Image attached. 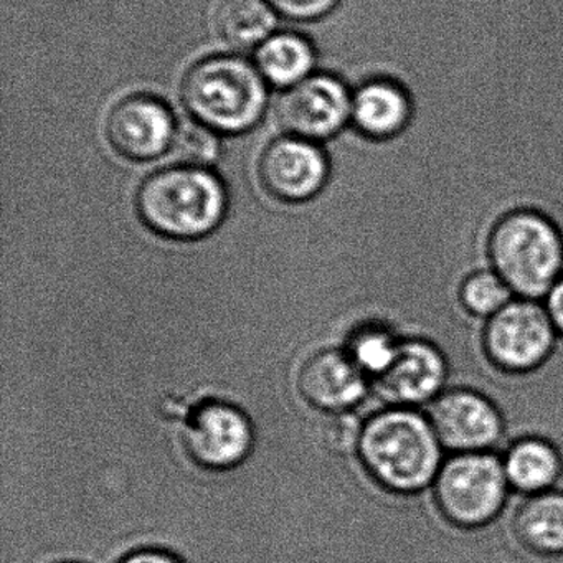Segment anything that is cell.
I'll list each match as a JSON object with an SVG mask.
<instances>
[{"label": "cell", "mask_w": 563, "mask_h": 563, "mask_svg": "<svg viewBox=\"0 0 563 563\" xmlns=\"http://www.w3.org/2000/svg\"><path fill=\"white\" fill-rule=\"evenodd\" d=\"M357 456L375 483L411 494L433 486L443 446L427 415L417 408H384L365 421Z\"/></svg>", "instance_id": "cell-1"}, {"label": "cell", "mask_w": 563, "mask_h": 563, "mask_svg": "<svg viewBox=\"0 0 563 563\" xmlns=\"http://www.w3.org/2000/svg\"><path fill=\"white\" fill-rule=\"evenodd\" d=\"M229 197L222 180L206 167L183 166L151 174L136 194V210L147 229L170 240L203 239L219 229Z\"/></svg>", "instance_id": "cell-2"}, {"label": "cell", "mask_w": 563, "mask_h": 563, "mask_svg": "<svg viewBox=\"0 0 563 563\" xmlns=\"http://www.w3.org/2000/svg\"><path fill=\"white\" fill-rule=\"evenodd\" d=\"M490 268L522 299L545 298L563 276V232L545 213H504L487 236Z\"/></svg>", "instance_id": "cell-3"}, {"label": "cell", "mask_w": 563, "mask_h": 563, "mask_svg": "<svg viewBox=\"0 0 563 563\" xmlns=\"http://www.w3.org/2000/svg\"><path fill=\"white\" fill-rule=\"evenodd\" d=\"M180 98L192 120L216 133L239 134L262 120L268 93L255 64L216 55L187 70Z\"/></svg>", "instance_id": "cell-4"}, {"label": "cell", "mask_w": 563, "mask_h": 563, "mask_svg": "<svg viewBox=\"0 0 563 563\" xmlns=\"http://www.w3.org/2000/svg\"><path fill=\"white\" fill-rule=\"evenodd\" d=\"M433 493L451 522L461 527L493 522L510 494L503 456L494 451L451 454L441 464Z\"/></svg>", "instance_id": "cell-5"}, {"label": "cell", "mask_w": 563, "mask_h": 563, "mask_svg": "<svg viewBox=\"0 0 563 563\" xmlns=\"http://www.w3.org/2000/svg\"><path fill=\"white\" fill-rule=\"evenodd\" d=\"M559 332L545 306L532 299H514L487 319L484 345L490 361L510 374L536 371L555 349Z\"/></svg>", "instance_id": "cell-6"}, {"label": "cell", "mask_w": 563, "mask_h": 563, "mask_svg": "<svg viewBox=\"0 0 563 563\" xmlns=\"http://www.w3.org/2000/svg\"><path fill=\"white\" fill-rule=\"evenodd\" d=\"M424 408L443 450L453 454L494 451L503 456L506 424L486 395L448 388Z\"/></svg>", "instance_id": "cell-7"}, {"label": "cell", "mask_w": 563, "mask_h": 563, "mask_svg": "<svg viewBox=\"0 0 563 563\" xmlns=\"http://www.w3.org/2000/svg\"><path fill=\"white\" fill-rule=\"evenodd\" d=\"M352 114V93L339 78L309 75L286 88L276 104V121L286 136L328 140L338 134Z\"/></svg>", "instance_id": "cell-8"}, {"label": "cell", "mask_w": 563, "mask_h": 563, "mask_svg": "<svg viewBox=\"0 0 563 563\" xmlns=\"http://www.w3.org/2000/svg\"><path fill=\"white\" fill-rule=\"evenodd\" d=\"M183 440L194 463L206 470L225 471L249 457L255 434L245 411L227 401L213 400L190 413Z\"/></svg>", "instance_id": "cell-9"}, {"label": "cell", "mask_w": 563, "mask_h": 563, "mask_svg": "<svg viewBox=\"0 0 563 563\" xmlns=\"http://www.w3.org/2000/svg\"><path fill=\"white\" fill-rule=\"evenodd\" d=\"M450 384V365L433 342L404 339L394 364L371 382L387 408L427 407Z\"/></svg>", "instance_id": "cell-10"}, {"label": "cell", "mask_w": 563, "mask_h": 563, "mask_svg": "<svg viewBox=\"0 0 563 563\" xmlns=\"http://www.w3.org/2000/svg\"><path fill=\"white\" fill-rule=\"evenodd\" d=\"M177 123L173 111L153 95L136 93L118 101L107 117L104 134L124 159L153 161L173 146Z\"/></svg>", "instance_id": "cell-11"}, {"label": "cell", "mask_w": 563, "mask_h": 563, "mask_svg": "<svg viewBox=\"0 0 563 563\" xmlns=\"http://www.w3.org/2000/svg\"><path fill=\"white\" fill-rule=\"evenodd\" d=\"M328 176V157L321 147L295 136L273 141L258 161L260 184L269 197L282 202L312 199L321 192Z\"/></svg>", "instance_id": "cell-12"}, {"label": "cell", "mask_w": 563, "mask_h": 563, "mask_svg": "<svg viewBox=\"0 0 563 563\" xmlns=\"http://www.w3.org/2000/svg\"><path fill=\"white\" fill-rule=\"evenodd\" d=\"M298 390L311 407L341 413L354 410L367 397L371 378L345 349H325L302 364Z\"/></svg>", "instance_id": "cell-13"}, {"label": "cell", "mask_w": 563, "mask_h": 563, "mask_svg": "<svg viewBox=\"0 0 563 563\" xmlns=\"http://www.w3.org/2000/svg\"><path fill=\"white\" fill-rule=\"evenodd\" d=\"M411 100L397 81L375 78L352 95L351 121L362 136L384 141L400 134L410 123Z\"/></svg>", "instance_id": "cell-14"}, {"label": "cell", "mask_w": 563, "mask_h": 563, "mask_svg": "<svg viewBox=\"0 0 563 563\" xmlns=\"http://www.w3.org/2000/svg\"><path fill=\"white\" fill-rule=\"evenodd\" d=\"M510 489L532 496L555 489L562 476V457L550 441L539 437L520 438L503 454Z\"/></svg>", "instance_id": "cell-15"}, {"label": "cell", "mask_w": 563, "mask_h": 563, "mask_svg": "<svg viewBox=\"0 0 563 563\" xmlns=\"http://www.w3.org/2000/svg\"><path fill=\"white\" fill-rule=\"evenodd\" d=\"M517 536L527 549L543 556L563 555V490L526 496L514 516Z\"/></svg>", "instance_id": "cell-16"}, {"label": "cell", "mask_w": 563, "mask_h": 563, "mask_svg": "<svg viewBox=\"0 0 563 563\" xmlns=\"http://www.w3.org/2000/svg\"><path fill=\"white\" fill-rule=\"evenodd\" d=\"M275 25V9L268 0H220L213 14L220 41L239 51L260 47L272 37Z\"/></svg>", "instance_id": "cell-17"}, {"label": "cell", "mask_w": 563, "mask_h": 563, "mask_svg": "<svg viewBox=\"0 0 563 563\" xmlns=\"http://www.w3.org/2000/svg\"><path fill=\"white\" fill-rule=\"evenodd\" d=\"M255 65L266 84L289 88L311 74L314 48L302 35L283 32L260 45Z\"/></svg>", "instance_id": "cell-18"}, {"label": "cell", "mask_w": 563, "mask_h": 563, "mask_svg": "<svg viewBox=\"0 0 563 563\" xmlns=\"http://www.w3.org/2000/svg\"><path fill=\"white\" fill-rule=\"evenodd\" d=\"M401 341L397 329L387 321H368L352 332L345 351L372 382L394 364Z\"/></svg>", "instance_id": "cell-19"}, {"label": "cell", "mask_w": 563, "mask_h": 563, "mask_svg": "<svg viewBox=\"0 0 563 563\" xmlns=\"http://www.w3.org/2000/svg\"><path fill=\"white\" fill-rule=\"evenodd\" d=\"M514 296L512 289L493 268L473 273L461 285V302L481 319L493 318L514 301Z\"/></svg>", "instance_id": "cell-20"}, {"label": "cell", "mask_w": 563, "mask_h": 563, "mask_svg": "<svg viewBox=\"0 0 563 563\" xmlns=\"http://www.w3.org/2000/svg\"><path fill=\"white\" fill-rule=\"evenodd\" d=\"M177 163L183 166L206 167L216 163L220 154L219 137L216 131L190 120L177 124L170 146Z\"/></svg>", "instance_id": "cell-21"}, {"label": "cell", "mask_w": 563, "mask_h": 563, "mask_svg": "<svg viewBox=\"0 0 563 563\" xmlns=\"http://www.w3.org/2000/svg\"><path fill=\"white\" fill-rule=\"evenodd\" d=\"M362 428L364 423L352 410L331 413L324 428L325 443L338 454L357 453Z\"/></svg>", "instance_id": "cell-22"}, {"label": "cell", "mask_w": 563, "mask_h": 563, "mask_svg": "<svg viewBox=\"0 0 563 563\" xmlns=\"http://www.w3.org/2000/svg\"><path fill=\"white\" fill-rule=\"evenodd\" d=\"M269 5L283 18L308 22L328 15L339 0H268Z\"/></svg>", "instance_id": "cell-23"}, {"label": "cell", "mask_w": 563, "mask_h": 563, "mask_svg": "<svg viewBox=\"0 0 563 563\" xmlns=\"http://www.w3.org/2000/svg\"><path fill=\"white\" fill-rule=\"evenodd\" d=\"M545 309L549 312L553 328L563 335V276L552 286L549 295L545 296Z\"/></svg>", "instance_id": "cell-24"}, {"label": "cell", "mask_w": 563, "mask_h": 563, "mask_svg": "<svg viewBox=\"0 0 563 563\" xmlns=\"http://www.w3.org/2000/svg\"><path fill=\"white\" fill-rule=\"evenodd\" d=\"M118 563H184L179 556L161 549H141L130 553Z\"/></svg>", "instance_id": "cell-25"}]
</instances>
